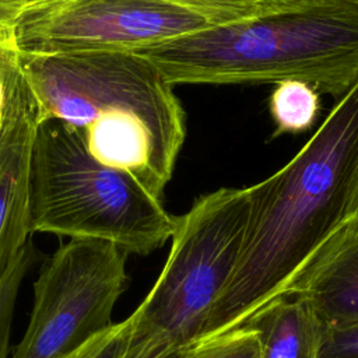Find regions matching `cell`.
<instances>
[{"label":"cell","instance_id":"cell-6","mask_svg":"<svg viewBox=\"0 0 358 358\" xmlns=\"http://www.w3.org/2000/svg\"><path fill=\"white\" fill-rule=\"evenodd\" d=\"M110 242L69 239L46 259L34 284V306L11 358H69L109 327L129 275Z\"/></svg>","mask_w":358,"mask_h":358},{"label":"cell","instance_id":"cell-10","mask_svg":"<svg viewBox=\"0 0 358 358\" xmlns=\"http://www.w3.org/2000/svg\"><path fill=\"white\" fill-rule=\"evenodd\" d=\"M242 326L259 343V358H317L324 326L310 306L281 295L257 309Z\"/></svg>","mask_w":358,"mask_h":358},{"label":"cell","instance_id":"cell-20","mask_svg":"<svg viewBox=\"0 0 358 358\" xmlns=\"http://www.w3.org/2000/svg\"><path fill=\"white\" fill-rule=\"evenodd\" d=\"M264 8H268V7H275V6H282V4H288V3H292V1H296V0H259Z\"/></svg>","mask_w":358,"mask_h":358},{"label":"cell","instance_id":"cell-15","mask_svg":"<svg viewBox=\"0 0 358 358\" xmlns=\"http://www.w3.org/2000/svg\"><path fill=\"white\" fill-rule=\"evenodd\" d=\"M131 330L130 316L96 333L69 358H124Z\"/></svg>","mask_w":358,"mask_h":358},{"label":"cell","instance_id":"cell-12","mask_svg":"<svg viewBox=\"0 0 358 358\" xmlns=\"http://www.w3.org/2000/svg\"><path fill=\"white\" fill-rule=\"evenodd\" d=\"M42 259L31 238L0 280V358H7L17 296L29 270Z\"/></svg>","mask_w":358,"mask_h":358},{"label":"cell","instance_id":"cell-7","mask_svg":"<svg viewBox=\"0 0 358 358\" xmlns=\"http://www.w3.org/2000/svg\"><path fill=\"white\" fill-rule=\"evenodd\" d=\"M211 27L164 0H42L10 27L20 56L60 53L140 55L158 43Z\"/></svg>","mask_w":358,"mask_h":358},{"label":"cell","instance_id":"cell-13","mask_svg":"<svg viewBox=\"0 0 358 358\" xmlns=\"http://www.w3.org/2000/svg\"><path fill=\"white\" fill-rule=\"evenodd\" d=\"M180 358H259L256 336L245 326L197 341Z\"/></svg>","mask_w":358,"mask_h":358},{"label":"cell","instance_id":"cell-21","mask_svg":"<svg viewBox=\"0 0 358 358\" xmlns=\"http://www.w3.org/2000/svg\"><path fill=\"white\" fill-rule=\"evenodd\" d=\"M4 28H7V27H1V25H0V31H1V29H4Z\"/></svg>","mask_w":358,"mask_h":358},{"label":"cell","instance_id":"cell-8","mask_svg":"<svg viewBox=\"0 0 358 358\" xmlns=\"http://www.w3.org/2000/svg\"><path fill=\"white\" fill-rule=\"evenodd\" d=\"M39 105L14 57L0 119V280L28 242L29 157L39 123Z\"/></svg>","mask_w":358,"mask_h":358},{"label":"cell","instance_id":"cell-1","mask_svg":"<svg viewBox=\"0 0 358 358\" xmlns=\"http://www.w3.org/2000/svg\"><path fill=\"white\" fill-rule=\"evenodd\" d=\"M357 189L358 80L289 162L246 187L243 242L200 340L241 327L287 294L347 225Z\"/></svg>","mask_w":358,"mask_h":358},{"label":"cell","instance_id":"cell-3","mask_svg":"<svg viewBox=\"0 0 358 358\" xmlns=\"http://www.w3.org/2000/svg\"><path fill=\"white\" fill-rule=\"evenodd\" d=\"M138 56L172 85L299 80L338 101L358 80V0H296L263 8Z\"/></svg>","mask_w":358,"mask_h":358},{"label":"cell","instance_id":"cell-11","mask_svg":"<svg viewBox=\"0 0 358 358\" xmlns=\"http://www.w3.org/2000/svg\"><path fill=\"white\" fill-rule=\"evenodd\" d=\"M270 113L275 123L273 137L285 133H302L312 127L320 109V92L299 80L277 83L270 95Z\"/></svg>","mask_w":358,"mask_h":358},{"label":"cell","instance_id":"cell-14","mask_svg":"<svg viewBox=\"0 0 358 358\" xmlns=\"http://www.w3.org/2000/svg\"><path fill=\"white\" fill-rule=\"evenodd\" d=\"M221 25L257 14L264 7L259 0H164Z\"/></svg>","mask_w":358,"mask_h":358},{"label":"cell","instance_id":"cell-9","mask_svg":"<svg viewBox=\"0 0 358 358\" xmlns=\"http://www.w3.org/2000/svg\"><path fill=\"white\" fill-rule=\"evenodd\" d=\"M284 295L305 301L326 327L358 322V229L344 227Z\"/></svg>","mask_w":358,"mask_h":358},{"label":"cell","instance_id":"cell-2","mask_svg":"<svg viewBox=\"0 0 358 358\" xmlns=\"http://www.w3.org/2000/svg\"><path fill=\"white\" fill-rule=\"evenodd\" d=\"M20 63L41 117L71 126L94 159L130 173L161 199L186 129L173 85L151 62L83 52L20 56Z\"/></svg>","mask_w":358,"mask_h":358},{"label":"cell","instance_id":"cell-5","mask_svg":"<svg viewBox=\"0 0 358 358\" xmlns=\"http://www.w3.org/2000/svg\"><path fill=\"white\" fill-rule=\"evenodd\" d=\"M248 217L246 189L222 187L175 218L166 263L130 315L124 358H180L201 338L234 273Z\"/></svg>","mask_w":358,"mask_h":358},{"label":"cell","instance_id":"cell-16","mask_svg":"<svg viewBox=\"0 0 358 358\" xmlns=\"http://www.w3.org/2000/svg\"><path fill=\"white\" fill-rule=\"evenodd\" d=\"M317 358H358V322L324 326Z\"/></svg>","mask_w":358,"mask_h":358},{"label":"cell","instance_id":"cell-18","mask_svg":"<svg viewBox=\"0 0 358 358\" xmlns=\"http://www.w3.org/2000/svg\"><path fill=\"white\" fill-rule=\"evenodd\" d=\"M42 0H0V25L10 28L18 15Z\"/></svg>","mask_w":358,"mask_h":358},{"label":"cell","instance_id":"cell-4","mask_svg":"<svg viewBox=\"0 0 358 358\" xmlns=\"http://www.w3.org/2000/svg\"><path fill=\"white\" fill-rule=\"evenodd\" d=\"M29 228L94 239L147 256L175 231V218L130 173L94 159L78 133L41 117L29 157Z\"/></svg>","mask_w":358,"mask_h":358},{"label":"cell","instance_id":"cell-17","mask_svg":"<svg viewBox=\"0 0 358 358\" xmlns=\"http://www.w3.org/2000/svg\"><path fill=\"white\" fill-rule=\"evenodd\" d=\"M17 55V49L13 45L10 36V28H4L0 31V119L3 112L4 95H6V83L10 66Z\"/></svg>","mask_w":358,"mask_h":358},{"label":"cell","instance_id":"cell-19","mask_svg":"<svg viewBox=\"0 0 358 358\" xmlns=\"http://www.w3.org/2000/svg\"><path fill=\"white\" fill-rule=\"evenodd\" d=\"M345 227L358 229V189H357V193H355V197L352 201V207H351V214H350V218H348V222Z\"/></svg>","mask_w":358,"mask_h":358}]
</instances>
